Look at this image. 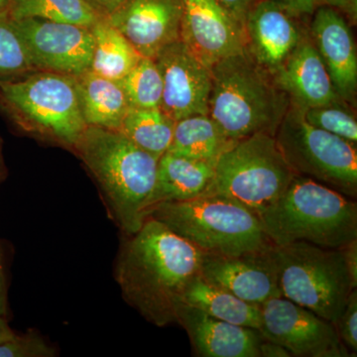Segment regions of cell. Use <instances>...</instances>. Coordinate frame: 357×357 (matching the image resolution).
<instances>
[{
    "label": "cell",
    "mask_w": 357,
    "mask_h": 357,
    "mask_svg": "<svg viewBox=\"0 0 357 357\" xmlns=\"http://www.w3.org/2000/svg\"><path fill=\"white\" fill-rule=\"evenodd\" d=\"M128 236L115 268L124 300L155 326L176 323V310L201 273L204 253L153 218Z\"/></svg>",
    "instance_id": "1"
},
{
    "label": "cell",
    "mask_w": 357,
    "mask_h": 357,
    "mask_svg": "<svg viewBox=\"0 0 357 357\" xmlns=\"http://www.w3.org/2000/svg\"><path fill=\"white\" fill-rule=\"evenodd\" d=\"M105 194L115 220L126 236L148 218L159 159L119 130L86 126L75 146Z\"/></svg>",
    "instance_id": "2"
},
{
    "label": "cell",
    "mask_w": 357,
    "mask_h": 357,
    "mask_svg": "<svg viewBox=\"0 0 357 357\" xmlns=\"http://www.w3.org/2000/svg\"><path fill=\"white\" fill-rule=\"evenodd\" d=\"M273 245L304 241L340 249L357 239V204L349 197L305 176L260 215Z\"/></svg>",
    "instance_id": "3"
},
{
    "label": "cell",
    "mask_w": 357,
    "mask_h": 357,
    "mask_svg": "<svg viewBox=\"0 0 357 357\" xmlns=\"http://www.w3.org/2000/svg\"><path fill=\"white\" fill-rule=\"evenodd\" d=\"M211 72L208 115L230 139L257 133L275 135L290 100L271 75L248 52L220 61Z\"/></svg>",
    "instance_id": "4"
},
{
    "label": "cell",
    "mask_w": 357,
    "mask_h": 357,
    "mask_svg": "<svg viewBox=\"0 0 357 357\" xmlns=\"http://www.w3.org/2000/svg\"><path fill=\"white\" fill-rule=\"evenodd\" d=\"M0 114L22 132L72 151L88 126L75 77L45 70L0 81Z\"/></svg>",
    "instance_id": "5"
},
{
    "label": "cell",
    "mask_w": 357,
    "mask_h": 357,
    "mask_svg": "<svg viewBox=\"0 0 357 357\" xmlns=\"http://www.w3.org/2000/svg\"><path fill=\"white\" fill-rule=\"evenodd\" d=\"M148 218L159 220L204 255L236 256L274 246L256 213L220 197L160 204Z\"/></svg>",
    "instance_id": "6"
},
{
    "label": "cell",
    "mask_w": 357,
    "mask_h": 357,
    "mask_svg": "<svg viewBox=\"0 0 357 357\" xmlns=\"http://www.w3.org/2000/svg\"><path fill=\"white\" fill-rule=\"evenodd\" d=\"M296 175L275 135L257 133L236 140L220 155L213 180L202 196L229 199L260 217L280 198Z\"/></svg>",
    "instance_id": "7"
},
{
    "label": "cell",
    "mask_w": 357,
    "mask_h": 357,
    "mask_svg": "<svg viewBox=\"0 0 357 357\" xmlns=\"http://www.w3.org/2000/svg\"><path fill=\"white\" fill-rule=\"evenodd\" d=\"M282 297L335 325L356 286L340 249L298 241L272 248Z\"/></svg>",
    "instance_id": "8"
},
{
    "label": "cell",
    "mask_w": 357,
    "mask_h": 357,
    "mask_svg": "<svg viewBox=\"0 0 357 357\" xmlns=\"http://www.w3.org/2000/svg\"><path fill=\"white\" fill-rule=\"evenodd\" d=\"M275 139L297 175L311 178L349 198H356V144L314 128L305 119L302 109L291 102Z\"/></svg>",
    "instance_id": "9"
},
{
    "label": "cell",
    "mask_w": 357,
    "mask_h": 357,
    "mask_svg": "<svg viewBox=\"0 0 357 357\" xmlns=\"http://www.w3.org/2000/svg\"><path fill=\"white\" fill-rule=\"evenodd\" d=\"M260 307L263 338L285 347L291 356H351L335 326L306 307L282 296L266 301Z\"/></svg>",
    "instance_id": "10"
},
{
    "label": "cell",
    "mask_w": 357,
    "mask_h": 357,
    "mask_svg": "<svg viewBox=\"0 0 357 357\" xmlns=\"http://www.w3.org/2000/svg\"><path fill=\"white\" fill-rule=\"evenodd\" d=\"M13 21L35 70L79 77L91 70V27L39 18Z\"/></svg>",
    "instance_id": "11"
},
{
    "label": "cell",
    "mask_w": 357,
    "mask_h": 357,
    "mask_svg": "<svg viewBox=\"0 0 357 357\" xmlns=\"http://www.w3.org/2000/svg\"><path fill=\"white\" fill-rule=\"evenodd\" d=\"M180 39L211 70L220 61L246 52L243 26L217 0H180Z\"/></svg>",
    "instance_id": "12"
},
{
    "label": "cell",
    "mask_w": 357,
    "mask_h": 357,
    "mask_svg": "<svg viewBox=\"0 0 357 357\" xmlns=\"http://www.w3.org/2000/svg\"><path fill=\"white\" fill-rule=\"evenodd\" d=\"M154 60L163 82L160 109L175 121L208 114L211 70L181 40L164 48Z\"/></svg>",
    "instance_id": "13"
},
{
    "label": "cell",
    "mask_w": 357,
    "mask_h": 357,
    "mask_svg": "<svg viewBox=\"0 0 357 357\" xmlns=\"http://www.w3.org/2000/svg\"><path fill=\"white\" fill-rule=\"evenodd\" d=\"M180 0H124L107 16L142 57L155 59L180 39Z\"/></svg>",
    "instance_id": "14"
},
{
    "label": "cell",
    "mask_w": 357,
    "mask_h": 357,
    "mask_svg": "<svg viewBox=\"0 0 357 357\" xmlns=\"http://www.w3.org/2000/svg\"><path fill=\"white\" fill-rule=\"evenodd\" d=\"M246 52L272 77L307 36L293 15L272 0H259L243 23Z\"/></svg>",
    "instance_id": "15"
},
{
    "label": "cell",
    "mask_w": 357,
    "mask_h": 357,
    "mask_svg": "<svg viewBox=\"0 0 357 357\" xmlns=\"http://www.w3.org/2000/svg\"><path fill=\"white\" fill-rule=\"evenodd\" d=\"M201 275L215 287L257 306L281 297L272 248L236 256L204 255Z\"/></svg>",
    "instance_id": "16"
},
{
    "label": "cell",
    "mask_w": 357,
    "mask_h": 357,
    "mask_svg": "<svg viewBox=\"0 0 357 357\" xmlns=\"http://www.w3.org/2000/svg\"><path fill=\"white\" fill-rule=\"evenodd\" d=\"M337 95L354 102L357 91V51L349 23L340 11L321 7L314 13L310 31Z\"/></svg>",
    "instance_id": "17"
},
{
    "label": "cell",
    "mask_w": 357,
    "mask_h": 357,
    "mask_svg": "<svg viewBox=\"0 0 357 357\" xmlns=\"http://www.w3.org/2000/svg\"><path fill=\"white\" fill-rule=\"evenodd\" d=\"M176 323L189 335L192 349L201 357H259L263 337L259 331L232 325L181 303Z\"/></svg>",
    "instance_id": "18"
},
{
    "label": "cell",
    "mask_w": 357,
    "mask_h": 357,
    "mask_svg": "<svg viewBox=\"0 0 357 357\" xmlns=\"http://www.w3.org/2000/svg\"><path fill=\"white\" fill-rule=\"evenodd\" d=\"M273 79L290 102L301 109L347 102L337 95L309 34L274 75Z\"/></svg>",
    "instance_id": "19"
},
{
    "label": "cell",
    "mask_w": 357,
    "mask_h": 357,
    "mask_svg": "<svg viewBox=\"0 0 357 357\" xmlns=\"http://www.w3.org/2000/svg\"><path fill=\"white\" fill-rule=\"evenodd\" d=\"M215 166V162L185 158L166 152L158 161L148 217L160 204L202 196L213 180Z\"/></svg>",
    "instance_id": "20"
},
{
    "label": "cell",
    "mask_w": 357,
    "mask_h": 357,
    "mask_svg": "<svg viewBox=\"0 0 357 357\" xmlns=\"http://www.w3.org/2000/svg\"><path fill=\"white\" fill-rule=\"evenodd\" d=\"M75 86L86 126L119 130L130 107L119 82L89 70L75 77Z\"/></svg>",
    "instance_id": "21"
},
{
    "label": "cell",
    "mask_w": 357,
    "mask_h": 357,
    "mask_svg": "<svg viewBox=\"0 0 357 357\" xmlns=\"http://www.w3.org/2000/svg\"><path fill=\"white\" fill-rule=\"evenodd\" d=\"M183 303L201 310L208 316L232 325L259 331L261 307L239 299L227 291L215 287L201 273L192 279L183 298Z\"/></svg>",
    "instance_id": "22"
},
{
    "label": "cell",
    "mask_w": 357,
    "mask_h": 357,
    "mask_svg": "<svg viewBox=\"0 0 357 357\" xmlns=\"http://www.w3.org/2000/svg\"><path fill=\"white\" fill-rule=\"evenodd\" d=\"M236 141L230 139L210 115H191L176 121L172 142L167 152L215 163Z\"/></svg>",
    "instance_id": "23"
},
{
    "label": "cell",
    "mask_w": 357,
    "mask_h": 357,
    "mask_svg": "<svg viewBox=\"0 0 357 357\" xmlns=\"http://www.w3.org/2000/svg\"><path fill=\"white\" fill-rule=\"evenodd\" d=\"M91 29L95 38L91 72L121 81L137 65L142 56L107 18L96 21Z\"/></svg>",
    "instance_id": "24"
},
{
    "label": "cell",
    "mask_w": 357,
    "mask_h": 357,
    "mask_svg": "<svg viewBox=\"0 0 357 357\" xmlns=\"http://www.w3.org/2000/svg\"><path fill=\"white\" fill-rule=\"evenodd\" d=\"M175 124L160 107H129L119 131L141 149L160 159L170 147Z\"/></svg>",
    "instance_id": "25"
},
{
    "label": "cell",
    "mask_w": 357,
    "mask_h": 357,
    "mask_svg": "<svg viewBox=\"0 0 357 357\" xmlns=\"http://www.w3.org/2000/svg\"><path fill=\"white\" fill-rule=\"evenodd\" d=\"M7 13L13 20L39 18L86 27L102 17L84 0H10Z\"/></svg>",
    "instance_id": "26"
},
{
    "label": "cell",
    "mask_w": 357,
    "mask_h": 357,
    "mask_svg": "<svg viewBox=\"0 0 357 357\" xmlns=\"http://www.w3.org/2000/svg\"><path fill=\"white\" fill-rule=\"evenodd\" d=\"M129 107L135 109L160 107L163 82L154 59L141 58L137 65L119 81Z\"/></svg>",
    "instance_id": "27"
},
{
    "label": "cell",
    "mask_w": 357,
    "mask_h": 357,
    "mask_svg": "<svg viewBox=\"0 0 357 357\" xmlns=\"http://www.w3.org/2000/svg\"><path fill=\"white\" fill-rule=\"evenodd\" d=\"M35 70L8 13H0V81L16 79Z\"/></svg>",
    "instance_id": "28"
},
{
    "label": "cell",
    "mask_w": 357,
    "mask_h": 357,
    "mask_svg": "<svg viewBox=\"0 0 357 357\" xmlns=\"http://www.w3.org/2000/svg\"><path fill=\"white\" fill-rule=\"evenodd\" d=\"M347 102L302 109L305 119L314 128L337 135L352 144L357 143V121Z\"/></svg>",
    "instance_id": "29"
},
{
    "label": "cell",
    "mask_w": 357,
    "mask_h": 357,
    "mask_svg": "<svg viewBox=\"0 0 357 357\" xmlns=\"http://www.w3.org/2000/svg\"><path fill=\"white\" fill-rule=\"evenodd\" d=\"M57 351L35 332L14 335L0 344V357H53Z\"/></svg>",
    "instance_id": "30"
},
{
    "label": "cell",
    "mask_w": 357,
    "mask_h": 357,
    "mask_svg": "<svg viewBox=\"0 0 357 357\" xmlns=\"http://www.w3.org/2000/svg\"><path fill=\"white\" fill-rule=\"evenodd\" d=\"M293 15L314 14L321 7H333L342 11L351 23H356L357 0H272Z\"/></svg>",
    "instance_id": "31"
},
{
    "label": "cell",
    "mask_w": 357,
    "mask_h": 357,
    "mask_svg": "<svg viewBox=\"0 0 357 357\" xmlns=\"http://www.w3.org/2000/svg\"><path fill=\"white\" fill-rule=\"evenodd\" d=\"M340 340L351 354L357 352V291L354 289L349 295L344 311L335 324Z\"/></svg>",
    "instance_id": "32"
},
{
    "label": "cell",
    "mask_w": 357,
    "mask_h": 357,
    "mask_svg": "<svg viewBox=\"0 0 357 357\" xmlns=\"http://www.w3.org/2000/svg\"><path fill=\"white\" fill-rule=\"evenodd\" d=\"M217 1L237 22L243 26L246 15L259 0H217Z\"/></svg>",
    "instance_id": "33"
},
{
    "label": "cell",
    "mask_w": 357,
    "mask_h": 357,
    "mask_svg": "<svg viewBox=\"0 0 357 357\" xmlns=\"http://www.w3.org/2000/svg\"><path fill=\"white\" fill-rule=\"evenodd\" d=\"M354 285L357 287V239L340 248Z\"/></svg>",
    "instance_id": "34"
},
{
    "label": "cell",
    "mask_w": 357,
    "mask_h": 357,
    "mask_svg": "<svg viewBox=\"0 0 357 357\" xmlns=\"http://www.w3.org/2000/svg\"><path fill=\"white\" fill-rule=\"evenodd\" d=\"M290 352L282 345L263 338L259 345V357H290Z\"/></svg>",
    "instance_id": "35"
},
{
    "label": "cell",
    "mask_w": 357,
    "mask_h": 357,
    "mask_svg": "<svg viewBox=\"0 0 357 357\" xmlns=\"http://www.w3.org/2000/svg\"><path fill=\"white\" fill-rule=\"evenodd\" d=\"M96 13L102 17H107L110 13H114L124 0H84Z\"/></svg>",
    "instance_id": "36"
},
{
    "label": "cell",
    "mask_w": 357,
    "mask_h": 357,
    "mask_svg": "<svg viewBox=\"0 0 357 357\" xmlns=\"http://www.w3.org/2000/svg\"><path fill=\"white\" fill-rule=\"evenodd\" d=\"M7 314H8V304H7L6 276H4L3 263H2L1 251H0V317L6 318Z\"/></svg>",
    "instance_id": "37"
},
{
    "label": "cell",
    "mask_w": 357,
    "mask_h": 357,
    "mask_svg": "<svg viewBox=\"0 0 357 357\" xmlns=\"http://www.w3.org/2000/svg\"><path fill=\"white\" fill-rule=\"evenodd\" d=\"M15 333H14L10 326L7 324L6 318L0 317V344L13 337Z\"/></svg>",
    "instance_id": "38"
},
{
    "label": "cell",
    "mask_w": 357,
    "mask_h": 357,
    "mask_svg": "<svg viewBox=\"0 0 357 357\" xmlns=\"http://www.w3.org/2000/svg\"><path fill=\"white\" fill-rule=\"evenodd\" d=\"M6 176V168L4 165L3 156H2V145L0 142V184Z\"/></svg>",
    "instance_id": "39"
},
{
    "label": "cell",
    "mask_w": 357,
    "mask_h": 357,
    "mask_svg": "<svg viewBox=\"0 0 357 357\" xmlns=\"http://www.w3.org/2000/svg\"><path fill=\"white\" fill-rule=\"evenodd\" d=\"M10 0H0V13H7Z\"/></svg>",
    "instance_id": "40"
}]
</instances>
